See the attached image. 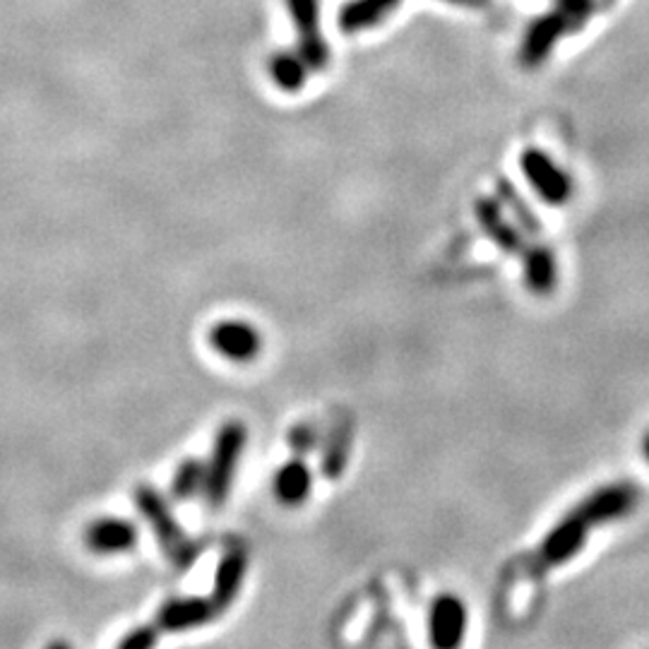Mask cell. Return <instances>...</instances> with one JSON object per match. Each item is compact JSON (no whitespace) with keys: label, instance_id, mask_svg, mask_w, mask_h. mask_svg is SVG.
Here are the masks:
<instances>
[{"label":"cell","instance_id":"277c9868","mask_svg":"<svg viewBox=\"0 0 649 649\" xmlns=\"http://www.w3.org/2000/svg\"><path fill=\"white\" fill-rule=\"evenodd\" d=\"M246 446V426L229 421L219 429L210 465H204V489L202 496L212 508H219L229 498L236 467Z\"/></svg>","mask_w":649,"mask_h":649},{"label":"cell","instance_id":"ba28073f","mask_svg":"<svg viewBox=\"0 0 649 649\" xmlns=\"http://www.w3.org/2000/svg\"><path fill=\"white\" fill-rule=\"evenodd\" d=\"M210 345L231 361H253L262 349L260 332L243 320H221L210 332Z\"/></svg>","mask_w":649,"mask_h":649},{"label":"cell","instance_id":"5b68a950","mask_svg":"<svg viewBox=\"0 0 649 649\" xmlns=\"http://www.w3.org/2000/svg\"><path fill=\"white\" fill-rule=\"evenodd\" d=\"M293 29H297V51L311 72H320L330 63V47L320 29V0H287Z\"/></svg>","mask_w":649,"mask_h":649},{"label":"cell","instance_id":"6da1fadb","mask_svg":"<svg viewBox=\"0 0 649 649\" xmlns=\"http://www.w3.org/2000/svg\"><path fill=\"white\" fill-rule=\"evenodd\" d=\"M638 500V491L628 483H613L607 489L589 496L585 503L575 508L566 520H560L551 535L541 541L532 556H527L522 563V572L529 578H539L546 570H551L560 563H566L572 556H578L582 543L587 541V532L603 522H611L623 518L628 510H632Z\"/></svg>","mask_w":649,"mask_h":649},{"label":"cell","instance_id":"8992f818","mask_svg":"<svg viewBox=\"0 0 649 649\" xmlns=\"http://www.w3.org/2000/svg\"><path fill=\"white\" fill-rule=\"evenodd\" d=\"M525 179L529 181L537 193L551 204H560L570 198V181L568 176L556 167V161L543 154L541 150H527L520 159Z\"/></svg>","mask_w":649,"mask_h":649},{"label":"cell","instance_id":"30bf717a","mask_svg":"<svg viewBox=\"0 0 649 649\" xmlns=\"http://www.w3.org/2000/svg\"><path fill=\"white\" fill-rule=\"evenodd\" d=\"M429 626H431V642L436 647L450 649L455 645H460L465 636V626H467L465 603L450 595L436 599Z\"/></svg>","mask_w":649,"mask_h":649},{"label":"cell","instance_id":"52a82bcc","mask_svg":"<svg viewBox=\"0 0 649 649\" xmlns=\"http://www.w3.org/2000/svg\"><path fill=\"white\" fill-rule=\"evenodd\" d=\"M568 32H570L568 20L558 10L541 14V18H537L532 24H529L527 32H525L522 49H520L522 63L527 68L541 66L546 58L551 56V51L556 49V43L563 39Z\"/></svg>","mask_w":649,"mask_h":649},{"label":"cell","instance_id":"ffe728a7","mask_svg":"<svg viewBox=\"0 0 649 649\" xmlns=\"http://www.w3.org/2000/svg\"><path fill=\"white\" fill-rule=\"evenodd\" d=\"M157 640H159V628L144 626V628H136L130 636H126L121 640V649H150L157 645Z\"/></svg>","mask_w":649,"mask_h":649},{"label":"cell","instance_id":"7402d4cb","mask_svg":"<svg viewBox=\"0 0 649 649\" xmlns=\"http://www.w3.org/2000/svg\"><path fill=\"white\" fill-rule=\"evenodd\" d=\"M642 450H645V457H647V462H649V433L645 436V446H642Z\"/></svg>","mask_w":649,"mask_h":649},{"label":"cell","instance_id":"4fadbf2b","mask_svg":"<svg viewBox=\"0 0 649 649\" xmlns=\"http://www.w3.org/2000/svg\"><path fill=\"white\" fill-rule=\"evenodd\" d=\"M246 568H248V556L241 549H233L221 558L217 575H214V592H212V603L217 607V611L229 609L233 599L239 597L243 578H246Z\"/></svg>","mask_w":649,"mask_h":649},{"label":"cell","instance_id":"3957f363","mask_svg":"<svg viewBox=\"0 0 649 649\" xmlns=\"http://www.w3.org/2000/svg\"><path fill=\"white\" fill-rule=\"evenodd\" d=\"M132 500H136V506L147 520V525L152 527L161 551H164L171 563L179 570H188L193 566L200 556V546L183 532V527L173 518L164 496L152 489V486H138V489L132 491Z\"/></svg>","mask_w":649,"mask_h":649},{"label":"cell","instance_id":"7c38bea8","mask_svg":"<svg viewBox=\"0 0 649 649\" xmlns=\"http://www.w3.org/2000/svg\"><path fill=\"white\" fill-rule=\"evenodd\" d=\"M402 0H349V3L339 10V27L347 34L366 32L380 22H386L397 10Z\"/></svg>","mask_w":649,"mask_h":649},{"label":"cell","instance_id":"9c48e42d","mask_svg":"<svg viewBox=\"0 0 649 649\" xmlns=\"http://www.w3.org/2000/svg\"><path fill=\"white\" fill-rule=\"evenodd\" d=\"M217 613L212 599H171L159 609L157 628L159 632H181L210 623Z\"/></svg>","mask_w":649,"mask_h":649},{"label":"cell","instance_id":"603a6c76","mask_svg":"<svg viewBox=\"0 0 649 649\" xmlns=\"http://www.w3.org/2000/svg\"><path fill=\"white\" fill-rule=\"evenodd\" d=\"M607 3H613V0H607Z\"/></svg>","mask_w":649,"mask_h":649},{"label":"cell","instance_id":"7a4b0ae2","mask_svg":"<svg viewBox=\"0 0 649 649\" xmlns=\"http://www.w3.org/2000/svg\"><path fill=\"white\" fill-rule=\"evenodd\" d=\"M477 217L481 221L483 231L491 236V239L508 250L512 256H520L525 260V270H527V284L537 293H546L553 287L556 279V264L553 258L549 256V250L527 246L518 229L510 227L508 221L500 214L498 204L491 200H479L477 202Z\"/></svg>","mask_w":649,"mask_h":649},{"label":"cell","instance_id":"2e32d148","mask_svg":"<svg viewBox=\"0 0 649 649\" xmlns=\"http://www.w3.org/2000/svg\"><path fill=\"white\" fill-rule=\"evenodd\" d=\"M308 72H311V68H308L299 51H277L270 61V76L274 84L289 94L301 90L308 80Z\"/></svg>","mask_w":649,"mask_h":649},{"label":"cell","instance_id":"ac0fdd59","mask_svg":"<svg viewBox=\"0 0 649 649\" xmlns=\"http://www.w3.org/2000/svg\"><path fill=\"white\" fill-rule=\"evenodd\" d=\"M556 10L568 20L570 32H578L595 14V0H556Z\"/></svg>","mask_w":649,"mask_h":649},{"label":"cell","instance_id":"d6986e66","mask_svg":"<svg viewBox=\"0 0 649 649\" xmlns=\"http://www.w3.org/2000/svg\"><path fill=\"white\" fill-rule=\"evenodd\" d=\"M318 431L311 423H299L289 431V448L297 457H306L308 452H313L318 446Z\"/></svg>","mask_w":649,"mask_h":649},{"label":"cell","instance_id":"5bb4252c","mask_svg":"<svg viewBox=\"0 0 649 649\" xmlns=\"http://www.w3.org/2000/svg\"><path fill=\"white\" fill-rule=\"evenodd\" d=\"M353 446V421L351 417H339L332 426V431L328 433V440H324L322 448V475L324 479H339L345 475V469L349 465V455Z\"/></svg>","mask_w":649,"mask_h":649},{"label":"cell","instance_id":"44dd1931","mask_svg":"<svg viewBox=\"0 0 649 649\" xmlns=\"http://www.w3.org/2000/svg\"><path fill=\"white\" fill-rule=\"evenodd\" d=\"M450 6H460V8H483L489 6V0H446Z\"/></svg>","mask_w":649,"mask_h":649},{"label":"cell","instance_id":"8fae6325","mask_svg":"<svg viewBox=\"0 0 649 649\" xmlns=\"http://www.w3.org/2000/svg\"><path fill=\"white\" fill-rule=\"evenodd\" d=\"M84 543L99 556L123 553L138 543V527L116 518L97 520L84 529Z\"/></svg>","mask_w":649,"mask_h":649},{"label":"cell","instance_id":"e0dca14e","mask_svg":"<svg viewBox=\"0 0 649 649\" xmlns=\"http://www.w3.org/2000/svg\"><path fill=\"white\" fill-rule=\"evenodd\" d=\"M204 489V465L200 460H186L176 469L171 481V496L176 500H190Z\"/></svg>","mask_w":649,"mask_h":649},{"label":"cell","instance_id":"9a60e30c","mask_svg":"<svg viewBox=\"0 0 649 649\" xmlns=\"http://www.w3.org/2000/svg\"><path fill=\"white\" fill-rule=\"evenodd\" d=\"M313 475L303 460H291L279 467L274 477V496L284 506H301L311 496Z\"/></svg>","mask_w":649,"mask_h":649}]
</instances>
